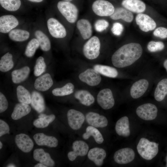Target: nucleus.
<instances>
[{"label":"nucleus","instance_id":"1","mask_svg":"<svg viewBox=\"0 0 167 167\" xmlns=\"http://www.w3.org/2000/svg\"><path fill=\"white\" fill-rule=\"evenodd\" d=\"M143 49L138 43H131L125 45L113 54L111 61L113 65L119 68L129 66L137 61L141 56Z\"/></svg>","mask_w":167,"mask_h":167},{"label":"nucleus","instance_id":"2","mask_svg":"<svg viewBox=\"0 0 167 167\" xmlns=\"http://www.w3.org/2000/svg\"><path fill=\"white\" fill-rule=\"evenodd\" d=\"M158 143L149 141L144 138H141L137 146L139 155L143 159L150 160L155 157L158 152Z\"/></svg>","mask_w":167,"mask_h":167},{"label":"nucleus","instance_id":"3","mask_svg":"<svg viewBox=\"0 0 167 167\" xmlns=\"http://www.w3.org/2000/svg\"><path fill=\"white\" fill-rule=\"evenodd\" d=\"M58 10L66 20L73 23L77 20L78 10L74 4L69 2L61 1L57 4Z\"/></svg>","mask_w":167,"mask_h":167},{"label":"nucleus","instance_id":"4","mask_svg":"<svg viewBox=\"0 0 167 167\" xmlns=\"http://www.w3.org/2000/svg\"><path fill=\"white\" fill-rule=\"evenodd\" d=\"M101 43L99 38L95 36L89 39L84 45L83 53L87 58L93 60L97 58L100 52Z\"/></svg>","mask_w":167,"mask_h":167},{"label":"nucleus","instance_id":"5","mask_svg":"<svg viewBox=\"0 0 167 167\" xmlns=\"http://www.w3.org/2000/svg\"><path fill=\"white\" fill-rule=\"evenodd\" d=\"M158 109L154 104L147 103L139 106L136 112L140 118L146 121L152 120L157 117Z\"/></svg>","mask_w":167,"mask_h":167},{"label":"nucleus","instance_id":"6","mask_svg":"<svg viewBox=\"0 0 167 167\" xmlns=\"http://www.w3.org/2000/svg\"><path fill=\"white\" fill-rule=\"evenodd\" d=\"M92 10L97 15L101 16H111L114 12L115 9L109 2L105 0H96L93 3Z\"/></svg>","mask_w":167,"mask_h":167},{"label":"nucleus","instance_id":"7","mask_svg":"<svg viewBox=\"0 0 167 167\" xmlns=\"http://www.w3.org/2000/svg\"><path fill=\"white\" fill-rule=\"evenodd\" d=\"M99 105L104 109H109L114 105L115 101L111 90L106 88L101 90L97 97Z\"/></svg>","mask_w":167,"mask_h":167},{"label":"nucleus","instance_id":"8","mask_svg":"<svg viewBox=\"0 0 167 167\" xmlns=\"http://www.w3.org/2000/svg\"><path fill=\"white\" fill-rule=\"evenodd\" d=\"M79 79L82 82L91 86H96L101 82V77L99 73L94 69L89 68L80 73Z\"/></svg>","mask_w":167,"mask_h":167},{"label":"nucleus","instance_id":"9","mask_svg":"<svg viewBox=\"0 0 167 167\" xmlns=\"http://www.w3.org/2000/svg\"><path fill=\"white\" fill-rule=\"evenodd\" d=\"M135 154L134 150L131 148H126L116 151L113 156L115 161L119 164L129 163L134 159Z\"/></svg>","mask_w":167,"mask_h":167},{"label":"nucleus","instance_id":"10","mask_svg":"<svg viewBox=\"0 0 167 167\" xmlns=\"http://www.w3.org/2000/svg\"><path fill=\"white\" fill-rule=\"evenodd\" d=\"M67 118L69 126L74 130L79 129L85 119V117L82 113L73 109L68 111Z\"/></svg>","mask_w":167,"mask_h":167},{"label":"nucleus","instance_id":"11","mask_svg":"<svg viewBox=\"0 0 167 167\" xmlns=\"http://www.w3.org/2000/svg\"><path fill=\"white\" fill-rule=\"evenodd\" d=\"M73 150L68 152L67 155L70 161H74L78 156H84L86 155L89 150V146L85 142L82 140H76L72 144Z\"/></svg>","mask_w":167,"mask_h":167},{"label":"nucleus","instance_id":"12","mask_svg":"<svg viewBox=\"0 0 167 167\" xmlns=\"http://www.w3.org/2000/svg\"><path fill=\"white\" fill-rule=\"evenodd\" d=\"M47 27L51 35L56 38H63L66 34L64 26L57 20L50 18L47 21Z\"/></svg>","mask_w":167,"mask_h":167},{"label":"nucleus","instance_id":"13","mask_svg":"<svg viewBox=\"0 0 167 167\" xmlns=\"http://www.w3.org/2000/svg\"><path fill=\"white\" fill-rule=\"evenodd\" d=\"M136 24L143 31L147 32L154 29L156 24L154 20L147 15L139 13L135 17Z\"/></svg>","mask_w":167,"mask_h":167},{"label":"nucleus","instance_id":"14","mask_svg":"<svg viewBox=\"0 0 167 167\" xmlns=\"http://www.w3.org/2000/svg\"><path fill=\"white\" fill-rule=\"evenodd\" d=\"M15 142L18 148L22 152L28 153L34 147L33 141L29 136L25 134L17 135L15 137Z\"/></svg>","mask_w":167,"mask_h":167},{"label":"nucleus","instance_id":"15","mask_svg":"<svg viewBox=\"0 0 167 167\" xmlns=\"http://www.w3.org/2000/svg\"><path fill=\"white\" fill-rule=\"evenodd\" d=\"M19 24L16 18L12 15H6L0 17V32L5 33L9 32Z\"/></svg>","mask_w":167,"mask_h":167},{"label":"nucleus","instance_id":"16","mask_svg":"<svg viewBox=\"0 0 167 167\" xmlns=\"http://www.w3.org/2000/svg\"><path fill=\"white\" fill-rule=\"evenodd\" d=\"M85 118L89 125L95 127H104L106 126L108 124L107 119L105 116L94 112L87 113Z\"/></svg>","mask_w":167,"mask_h":167},{"label":"nucleus","instance_id":"17","mask_svg":"<svg viewBox=\"0 0 167 167\" xmlns=\"http://www.w3.org/2000/svg\"><path fill=\"white\" fill-rule=\"evenodd\" d=\"M149 82L145 79H141L135 82L130 89V95L134 99L138 98L142 96L147 90Z\"/></svg>","mask_w":167,"mask_h":167},{"label":"nucleus","instance_id":"18","mask_svg":"<svg viewBox=\"0 0 167 167\" xmlns=\"http://www.w3.org/2000/svg\"><path fill=\"white\" fill-rule=\"evenodd\" d=\"M33 138L39 146H45L50 148L56 147L58 144V139L54 137L47 135L42 133L35 134Z\"/></svg>","mask_w":167,"mask_h":167},{"label":"nucleus","instance_id":"19","mask_svg":"<svg viewBox=\"0 0 167 167\" xmlns=\"http://www.w3.org/2000/svg\"><path fill=\"white\" fill-rule=\"evenodd\" d=\"M106 152L103 149L98 147L92 148L88 151V157L97 166H101L106 156Z\"/></svg>","mask_w":167,"mask_h":167},{"label":"nucleus","instance_id":"20","mask_svg":"<svg viewBox=\"0 0 167 167\" xmlns=\"http://www.w3.org/2000/svg\"><path fill=\"white\" fill-rule=\"evenodd\" d=\"M33 157L36 161L47 167H52L55 165V162L51 158L49 154L45 152L42 148L35 149L33 152Z\"/></svg>","mask_w":167,"mask_h":167},{"label":"nucleus","instance_id":"21","mask_svg":"<svg viewBox=\"0 0 167 167\" xmlns=\"http://www.w3.org/2000/svg\"><path fill=\"white\" fill-rule=\"evenodd\" d=\"M122 5L130 11L139 14L144 12L146 8L145 4L140 0H123Z\"/></svg>","mask_w":167,"mask_h":167},{"label":"nucleus","instance_id":"22","mask_svg":"<svg viewBox=\"0 0 167 167\" xmlns=\"http://www.w3.org/2000/svg\"><path fill=\"white\" fill-rule=\"evenodd\" d=\"M53 84V80L50 75L49 73H46L36 79L34 86L37 90L45 91L48 90Z\"/></svg>","mask_w":167,"mask_h":167},{"label":"nucleus","instance_id":"23","mask_svg":"<svg viewBox=\"0 0 167 167\" xmlns=\"http://www.w3.org/2000/svg\"><path fill=\"white\" fill-rule=\"evenodd\" d=\"M115 129L119 135L124 137L129 136L131 132L128 117L124 116L118 120L115 125Z\"/></svg>","mask_w":167,"mask_h":167},{"label":"nucleus","instance_id":"24","mask_svg":"<svg viewBox=\"0 0 167 167\" xmlns=\"http://www.w3.org/2000/svg\"><path fill=\"white\" fill-rule=\"evenodd\" d=\"M76 26L83 39L86 40L91 37L92 34V29L88 20L85 19H79L77 23Z\"/></svg>","mask_w":167,"mask_h":167},{"label":"nucleus","instance_id":"25","mask_svg":"<svg viewBox=\"0 0 167 167\" xmlns=\"http://www.w3.org/2000/svg\"><path fill=\"white\" fill-rule=\"evenodd\" d=\"M110 17L114 20L121 19L128 23L131 22L134 18L133 15L131 11L122 7H118L115 9Z\"/></svg>","mask_w":167,"mask_h":167},{"label":"nucleus","instance_id":"26","mask_svg":"<svg viewBox=\"0 0 167 167\" xmlns=\"http://www.w3.org/2000/svg\"><path fill=\"white\" fill-rule=\"evenodd\" d=\"M31 111V108L28 104L17 103L15 106L11 117L14 120L20 119L28 114Z\"/></svg>","mask_w":167,"mask_h":167},{"label":"nucleus","instance_id":"27","mask_svg":"<svg viewBox=\"0 0 167 167\" xmlns=\"http://www.w3.org/2000/svg\"><path fill=\"white\" fill-rule=\"evenodd\" d=\"M31 105L38 113H41L45 109V104L42 96L37 91H33L31 95Z\"/></svg>","mask_w":167,"mask_h":167},{"label":"nucleus","instance_id":"28","mask_svg":"<svg viewBox=\"0 0 167 167\" xmlns=\"http://www.w3.org/2000/svg\"><path fill=\"white\" fill-rule=\"evenodd\" d=\"M74 96L81 104L86 106L90 105L95 101V98L93 96L86 90L77 91L75 93Z\"/></svg>","mask_w":167,"mask_h":167},{"label":"nucleus","instance_id":"29","mask_svg":"<svg viewBox=\"0 0 167 167\" xmlns=\"http://www.w3.org/2000/svg\"><path fill=\"white\" fill-rule=\"evenodd\" d=\"M30 72V69L28 66L13 71L11 74L13 82L18 84L24 81L28 78Z\"/></svg>","mask_w":167,"mask_h":167},{"label":"nucleus","instance_id":"30","mask_svg":"<svg viewBox=\"0 0 167 167\" xmlns=\"http://www.w3.org/2000/svg\"><path fill=\"white\" fill-rule=\"evenodd\" d=\"M167 95V79H162L158 83L154 92V98L158 101L164 99Z\"/></svg>","mask_w":167,"mask_h":167},{"label":"nucleus","instance_id":"31","mask_svg":"<svg viewBox=\"0 0 167 167\" xmlns=\"http://www.w3.org/2000/svg\"><path fill=\"white\" fill-rule=\"evenodd\" d=\"M92 136L96 143L98 144L102 143L104 140L103 136L100 131L96 127L92 126H88L86 129V132L82 135L83 138L85 140L89 139Z\"/></svg>","mask_w":167,"mask_h":167},{"label":"nucleus","instance_id":"32","mask_svg":"<svg viewBox=\"0 0 167 167\" xmlns=\"http://www.w3.org/2000/svg\"><path fill=\"white\" fill-rule=\"evenodd\" d=\"M93 68L100 74L108 77L115 78L118 75L115 68L109 66L96 64L94 66Z\"/></svg>","mask_w":167,"mask_h":167},{"label":"nucleus","instance_id":"33","mask_svg":"<svg viewBox=\"0 0 167 167\" xmlns=\"http://www.w3.org/2000/svg\"><path fill=\"white\" fill-rule=\"evenodd\" d=\"M29 33L27 31L20 29L11 30L9 33V37L12 41L22 42L27 40L29 37Z\"/></svg>","mask_w":167,"mask_h":167},{"label":"nucleus","instance_id":"34","mask_svg":"<svg viewBox=\"0 0 167 167\" xmlns=\"http://www.w3.org/2000/svg\"><path fill=\"white\" fill-rule=\"evenodd\" d=\"M35 35L39 42L41 49L45 51H49L51 48V44L47 36L40 30L36 31Z\"/></svg>","mask_w":167,"mask_h":167},{"label":"nucleus","instance_id":"35","mask_svg":"<svg viewBox=\"0 0 167 167\" xmlns=\"http://www.w3.org/2000/svg\"><path fill=\"white\" fill-rule=\"evenodd\" d=\"M14 65L11 54L8 52L1 57L0 60V71L2 72L9 71L13 67Z\"/></svg>","mask_w":167,"mask_h":167},{"label":"nucleus","instance_id":"36","mask_svg":"<svg viewBox=\"0 0 167 167\" xmlns=\"http://www.w3.org/2000/svg\"><path fill=\"white\" fill-rule=\"evenodd\" d=\"M16 94L18 101L21 103L29 104L31 103V96L29 91L21 85L16 88Z\"/></svg>","mask_w":167,"mask_h":167},{"label":"nucleus","instance_id":"37","mask_svg":"<svg viewBox=\"0 0 167 167\" xmlns=\"http://www.w3.org/2000/svg\"><path fill=\"white\" fill-rule=\"evenodd\" d=\"M74 86L69 83L61 88H56L52 91L53 95L56 96H63L72 94L74 92Z\"/></svg>","mask_w":167,"mask_h":167},{"label":"nucleus","instance_id":"38","mask_svg":"<svg viewBox=\"0 0 167 167\" xmlns=\"http://www.w3.org/2000/svg\"><path fill=\"white\" fill-rule=\"evenodd\" d=\"M2 6L6 10L11 11L17 10L20 7V0H0Z\"/></svg>","mask_w":167,"mask_h":167},{"label":"nucleus","instance_id":"39","mask_svg":"<svg viewBox=\"0 0 167 167\" xmlns=\"http://www.w3.org/2000/svg\"><path fill=\"white\" fill-rule=\"evenodd\" d=\"M39 42L36 38H33L28 43L25 49V54L28 57L33 56L39 46Z\"/></svg>","mask_w":167,"mask_h":167},{"label":"nucleus","instance_id":"40","mask_svg":"<svg viewBox=\"0 0 167 167\" xmlns=\"http://www.w3.org/2000/svg\"><path fill=\"white\" fill-rule=\"evenodd\" d=\"M46 65L44 58L39 57L36 60L35 65L34 67V74L35 76H39L45 71Z\"/></svg>","mask_w":167,"mask_h":167},{"label":"nucleus","instance_id":"41","mask_svg":"<svg viewBox=\"0 0 167 167\" xmlns=\"http://www.w3.org/2000/svg\"><path fill=\"white\" fill-rule=\"evenodd\" d=\"M147 47L150 52H155L162 50L165 47V45L161 41H151L148 43Z\"/></svg>","mask_w":167,"mask_h":167},{"label":"nucleus","instance_id":"42","mask_svg":"<svg viewBox=\"0 0 167 167\" xmlns=\"http://www.w3.org/2000/svg\"><path fill=\"white\" fill-rule=\"evenodd\" d=\"M46 114L44 118H39L35 119L33 122V125L36 127L39 128H44L47 127L50 123L46 117Z\"/></svg>","mask_w":167,"mask_h":167},{"label":"nucleus","instance_id":"43","mask_svg":"<svg viewBox=\"0 0 167 167\" xmlns=\"http://www.w3.org/2000/svg\"><path fill=\"white\" fill-rule=\"evenodd\" d=\"M108 22L103 19H99L97 20L95 24V30L98 32H101L106 29L109 26Z\"/></svg>","mask_w":167,"mask_h":167},{"label":"nucleus","instance_id":"44","mask_svg":"<svg viewBox=\"0 0 167 167\" xmlns=\"http://www.w3.org/2000/svg\"><path fill=\"white\" fill-rule=\"evenodd\" d=\"M153 35L161 39L167 38V28L163 27H159L156 28L153 32Z\"/></svg>","mask_w":167,"mask_h":167},{"label":"nucleus","instance_id":"45","mask_svg":"<svg viewBox=\"0 0 167 167\" xmlns=\"http://www.w3.org/2000/svg\"><path fill=\"white\" fill-rule=\"evenodd\" d=\"M123 29V26L121 24L116 22L113 24L111 30L114 35L119 36L122 34Z\"/></svg>","mask_w":167,"mask_h":167},{"label":"nucleus","instance_id":"46","mask_svg":"<svg viewBox=\"0 0 167 167\" xmlns=\"http://www.w3.org/2000/svg\"><path fill=\"white\" fill-rule=\"evenodd\" d=\"M8 101L4 94L0 92V113H2L6 111L8 107Z\"/></svg>","mask_w":167,"mask_h":167},{"label":"nucleus","instance_id":"47","mask_svg":"<svg viewBox=\"0 0 167 167\" xmlns=\"http://www.w3.org/2000/svg\"><path fill=\"white\" fill-rule=\"evenodd\" d=\"M10 128L8 124L3 120L0 119V137L9 134Z\"/></svg>","mask_w":167,"mask_h":167},{"label":"nucleus","instance_id":"48","mask_svg":"<svg viewBox=\"0 0 167 167\" xmlns=\"http://www.w3.org/2000/svg\"><path fill=\"white\" fill-rule=\"evenodd\" d=\"M34 167H47L46 165L42 163H39L37 164L34 166Z\"/></svg>","mask_w":167,"mask_h":167},{"label":"nucleus","instance_id":"49","mask_svg":"<svg viewBox=\"0 0 167 167\" xmlns=\"http://www.w3.org/2000/svg\"><path fill=\"white\" fill-rule=\"evenodd\" d=\"M163 66L167 72V59L165 60L163 63Z\"/></svg>","mask_w":167,"mask_h":167},{"label":"nucleus","instance_id":"50","mask_svg":"<svg viewBox=\"0 0 167 167\" xmlns=\"http://www.w3.org/2000/svg\"><path fill=\"white\" fill-rule=\"evenodd\" d=\"M30 1L35 2H41L43 0H28Z\"/></svg>","mask_w":167,"mask_h":167},{"label":"nucleus","instance_id":"51","mask_svg":"<svg viewBox=\"0 0 167 167\" xmlns=\"http://www.w3.org/2000/svg\"><path fill=\"white\" fill-rule=\"evenodd\" d=\"M6 167H16L15 165L13 164L10 163L8 164Z\"/></svg>","mask_w":167,"mask_h":167},{"label":"nucleus","instance_id":"52","mask_svg":"<svg viewBox=\"0 0 167 167\" xmlns=\"http://www.w3.org/2000/svg\"><path fill=\"white\" fill-rule=\"evenodd\" d=\"M3 145L2 143V142L0 141V149H1Z\"/></svg>","mask_w":167,"mask_h":167},{"label":"nucleus","instance_id":"53","mask_svg":"<svg viewBox=\"0 0 167 167\" xmlns=\"http://www.w3.org/2000/svg\"><path fill=\"white\" fill-rule=\"evenodd\" d=\"M65 1H67V2H70V1H72V0H63Z\"/></svg>","mask_w":167,"mask_h":167},{"label":"nucleus","instance_id":"54","mask_svg":"<svg viewBox=\"0 0 167 167\" xmlns=\"http://www.w3.org/2000/svg\"><path fill=\"white\" fill-rule=\"evenodd\" d=\"M166 167H167V157L166 159Z\"/></svg>","mask_w":167,"mask_h":167}]
</instances>
